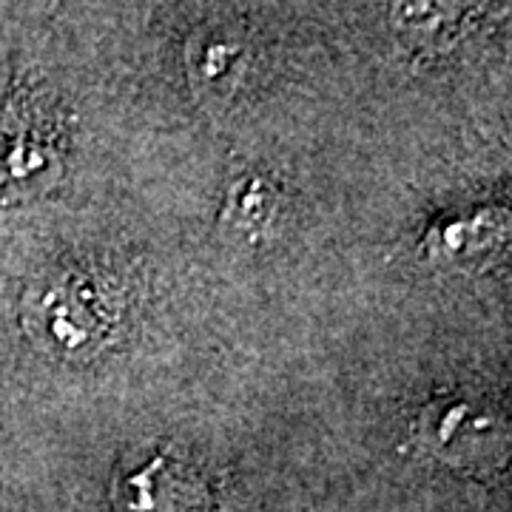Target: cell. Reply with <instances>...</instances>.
Wrapping results in <instances>:
<instances>
[{
  "label": "cell",
  "instance_id": "5",
  "mask_svg": "<svg viewBox=\"0 0 512 512\" xmlns=\"http://www.w3.org/2000/svg\"><path fill=\"white\" fill-rule=\"evenodd\" d=\"M46 163L49 154L43 151L37 137L23 128H0V197L9 188H26L32 180H43Z\"/></svg>",
  "mask_w": 512,
  "mask_h": 512
},
{
  "label": "cell",
  "instance_id": "4",
  "mask_svg": "<svg viewBox=\"0 0 512 512\" xmlns=\"http://www.w3.org/2000/svg\"><path fill=\"white\" fill-rule=\"evenodd\" d=\"M279 211L276 188L265 177H242L231 185L228 200L222 208V228L245 245H254L265 237L274 225Z\"/></svg>",
  "mask_w": 512,
  "mask_h": 512
},
{
  "label": "cell",
  "instance_id": "6",
  "mask_svg": "<svg viewBox=\"0 0 512 512\" xmlns=\"http://www.w3.org/2000/svg\"><path fill=\"white\" fill-rule=\"evenodd\" d=\"M239 63V49L231 40L208 37L202 40V57H194V74L205 77L208 83H220V77H231Z\"/></svg>",
  "mask_w": 512,
  "mask_h": 512
},
{
  "label": "cell",
  "instance_id": "3",
  "mask_svg": "<svg viewBox=\"0 0 512 512\" xmlns=\"http://www.w3.org/2000/svg\"><path fill=\"white\" fill-rule=\"evenodd\" d=\"M419 430L430 450L450 461H461L493 436L495 419L467 399H450L430 404L421 416Z\"/></svg>",
  "mask_w": 512,
  "mask_h": 512
},
{
  "label": "cell",
  "instance_id": "2",
  "mask_svg": "<svg viewBox=\"0 0 512 512\" xmlns=\"http://www.w3.org/2000/svg\"><path fill=\"white\" fill-rule=\"evenodd\" d=\"M111 498L117 512H214L205 478L168 453H154L131 467Z\"/></svg>",
  "mask_w": 512,
  "mask_h": 512
},
{
  "label": "cell",
  "instance_id": "1",
  "mask_svg": "<svg viewBox=\"0 0 512 512\" xmlns=\"http://www.w3.org/2000/svg\"><path fill=\"white\" fill-rule=\"evenodd\" d=\"M29 328L40 333V342L55 350H92L109 333L111 313L106 296L92 279L63 274L29 299Z\"/></svg>",
  "mask_w": 512,
  "mask_h": 512
}]
</instances>
